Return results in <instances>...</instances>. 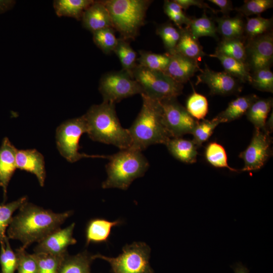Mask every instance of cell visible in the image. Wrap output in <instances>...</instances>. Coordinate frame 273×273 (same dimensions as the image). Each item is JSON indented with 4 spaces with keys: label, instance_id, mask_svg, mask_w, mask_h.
Listing matches in <instances>:
<instances>
[{
    "label": "cell",
    "instance_id": "cell-1",
    "mask_svg": "<svg viewBox=\"0 0 273 273\" xmlns=\"http://www.w3.org/2000/svg\"><path fill=\"white\" fill-rule=\"evenodd\" d=\"M18 210L8 226L7 237L20 241L22 244L21 247L25 249L60 229L61 225L73 213L70 210L55 213L27 201Z\"/></svg>",
    "mask_w": 273,
    "mask_h": 273
},
{
    "label": "cell",
    "instance_id": "cell-2",
    "mask_svg": "<svg viewBox=\"0 0 273 273\" xmlns=\"http://www.w3.org/2000/svg\"><path fill=\"white\" fill-rule=\"evenodd\" d=\"M141 96V110L127 129L131 140L130 148L142 152L152 145H166L171 137L163 120L160 101Z\"/></svg>",
    "mask_w": 273,
    "mask_h": 273
},
{
    "label": "cell",
    "instance_id": "cell-3",
    "mask_svg": "<svg viewBox=\"0 0 273 273\" xmlns=\"http://www.w3.org/2000/svg\"><path fill=\"white\" fill-rule=\"evenodd\" d=\"M83 116L87 124V133L92 140L113 145L120 150L130 148L131 140L128 130L121 125L114 104L103 102L94 105Z\"/></svg>",
    "mask_w": 273,
    "mask_h": 273
},
{
    "label": "cell",
    "instance_id": "cell-4",
    "mask_svg": "<svg viewBox=\"0 0 273 273\" xmlns=\"http://www.w3.org/2000/svg\"><path fill=\"white\" fill-rule=\"evenodd\" d=\"M106 165L107 179L102 184L103 189L127 190L132 182L142 177L149 167L148 160L141 151L129 148L108 156Z\"/></svg>",
    "mask_w": 273,
    "mask_h": 273
},
{
    "label": "cell",
    "instance_id": "cell-5",
    "mask_svg": "<svg viewBox=\"0 0 273 273\" xmlns=\"http://www.w3.org/2000/svg\"><path fill=\"white\" fill-rule=\"evenodd\" d=\"M108 10L113 27L123 39H134L144 24L146 12L152 2L148 0L101 1Z\"/></svg>",
    "mask_w": 273,
    "mask_h": 273
},
{
    "label": "cell",
    "instance_id": "cell-6",
    "mask_svg": "<svg viewBox=\"0 0 273 273\" xmlns=\"http://www.w3.org/2000/svg\"><path fill=\"white\" fill-rule=\"evenodd\" d=\"M150 253L151 248L146 243L134 242L125 245L116 257L97 254L93 255V258L107 261L112 273H154L149 262Z\"/></svg>",
    "mask_w": 273,
    "mask_h": 273
},
{
    "label": "cell",
    "instance_id": "cell-7",
    "mask_svg": "<svg viewBox=\"0 0 273 273\" xmlns=\"http://www.w3.org/2000/svg\"><path fill=\"white\" fill-rule=\"evenodd\" d=\"M132 75L141 86L142 94L152 99L160 101L177 98L182 93L183 84L177 82L163 72L149 70L137 64Z\"/></svg>",
    "mask_w": 273,
    "mask_h": 273
},
{
    "label": "cell",
    "instance_id": "cell-8",
    "mask_svg": "<svg viewBox=\"0 0 273 273\" xmlns=\"http://www.w3.org/2000/svg\"><path fill=\"white\" fill-rule=\"evenodd\" d=\"M87 131V124L83 115L68 120L57 128L56 134L57 148L68 161L73 163L88 157L108 158V156L89 155L79 152L80 138Z\"/></svg>",
    "mask_w": 273,
    "mask_h": 273
},
{
    "label": "cell",
    "instance_id": "cell-9",
    "mask_svg": "<svg viewBox=\"0 0 273 273\" xmlns=\"http://www.w3.org/2000/svg\"><path fill=\"white\" fill-rule=\"evenodd\" d=\"M99 89L103 102L114 104L124 99L143 93L141 86L132 76L123 70L103 75Z\"/></svg>",
    "mask_w": 273,
    "mask_h": 273
},
{
    "label": "cell",
    "instance_id": "cell-10",
    "mask_svg": "<svg viewBox=\"0 0 273 273\" xmlns=\"http://www.w3.org/2000/svg\"><path fill=\"white\" fill-rule=\"evenodd\" d=\"M160 103L163 120L171 138L192 134L198 120L190 115L176 98L165 99L160 101Z\"/></svg>",
    "mask_w": 273,
    "mask_h": 273
},
{
    "label": "cell",
    "instance_id": "cell-11",
    "mask_svg": "<svg viewBox=\"0 0 273 273\" xmlns=\"http://www.w3.org/2000/svg\"><path fill=\"white\" fill-rule=\"evenodd\" d=\"M271 142L269 133L255 129L249 145L239 155L244 162V166L240 170L255 171L262 168L272 153Z\"/></svg>",
    "mask_w": 273,
    "mask_h": 273
},
{
    "label": "cell",
    "instance_id": "cell-12",
    "mask_svg": "<svg viewBox=\"0 0 273 273\" xmlns=\"http://www.w3.org/2000/svg\"><path fill=\"white\" fill-rule=\"evenodd\" d=\"M272 59L273 37L271 32L247 40L245 63L249 70L253 72L270 68Z\"/></svg>",
    "mask_w": 273,
    "mask_h": 273
},
{
    "label": "cell",
    "instance_id": "cell-13",
    "mask_svg": "<svg viewBox=\"0 0 273 273\" xmlns=\"http://www.w3.org/2000/svg\"><path fill=\"white\" fill-rule=\"evenodd\" d=\"M200 71L197 76L196 84H206L211 95L228 96L241 90V83L242 82L225 71H213L206 64H205L204 69Z\"/></svg>",
    "mask_w": 273,
    "mask_h": 273
},
{
    "label": "cell",
    "instance_id": "cell-14",
    "mask_svg": "<svg viewBox=\"0 0 273 273\" xmlns=\"http://www.w3.org/2000/svg\"><path fill=\"white\" fill-rule=\"evenodd\" d=\"M75 223L64 229H59L51 233L41 241L34 249V253H43L55 256H64L67 254L69 246L76 243L73 237Z\"/></svg>",
    "mask_w": 273,
    "mask_h": 273
},
{
    "label": "cell",
    "instance_id": "cell-15",
    "mask_svg": "<svg viewBox=\"0 0 273 273\" xmlns=\"http://www.w3.org/2000/svg\"><path fill=\"white\" fill-rule=\"evenodd\" d=\"M168 54L170 61L164 73L177 82L181 84L187 82L197 72L201 70L198 62L175 51Z\"/></svg>",
    "mask_w": 273,
    "mask_h": 273
},
{
    "label": "cell",
    "instance_id": "cell-16",
    "mask_svg": "<svg viewBox=\"0 0 273 273\" xmlns=\"http://www.w3.org/2000/svg\"><path fill=\"white\" fill-rule=\"evenodd\" d=\"M17 168L34 174L40 186L44 185L46 171L43 156L35 149L17 150Z\"/></svg>",
    "mask_w": 273,
    "mask_h": 273
},
{
    "label": "cell",
    "instance_id": "cell-17",
    "mask_svg": "<svg viewBox=\"0 0 273 273\" xmlns=\"http://www.w3.org/2000/svg\"><path fill=\"white\" fill-rule=\"evenodd\" d=\"M81 20L83 27L92 33L106 28H113L110 14L101 1H94L84 11Z\"/></svg>",
    "mask_w": 273,
    "mask_h": 273
},
{
    "label": "cell",
    "instance_id": "cell-18",
    "mask_svg": "<svg viewBox=\"0 0 273 273\" xmlns=\"http://www.w3.org/2000/svg\"><path fill=\"white\" fill-rule=\"evenodd\" d=\"M17 149L7 138H5L0 148V186L4 193V201L7 198V187L17 169Z\"/></svg>",
    "mask_w": 273,
    "mask_h": 273
},
{
    "label": "cell",
    "instance_id": "cell-19",
    "mask_svg": "<svg viewBox=\"0 0 273 273\" xmlns=\"http://www.w3.org/2000/svg\"><path fill=\"white\" fill-rule=\"evenodd\" d=\"M122 220L109 221L105 218H95L87 223L85 229L86 245L90 243H107L114 227L121 225Z\"/></svg>",
    "mask_w": 273,
    "mask_h": 273
},
{
    "label": "cell",
    "instance_id": "cell-20",
    "mask_svg": "<svg viewBox=\"0 0 273 273\" xmlns=\"http://www.w3.org/2000/svg\"><path fill=\"white\" fill-rule=\"evenodd\" d=\"M169 153L176 159L187 163L197 161L198 147L193 140L179 138H171L165 145Z\"/></svg>",
    "mask_w": 273,
    "mask_h": 273
},
{
    "label": "cell",
    "instance_id": "cell-21",
    "mask_svg": "<svg viewBox=\"0 0 273 273\" xmlns=\"http://www.w3.org/2000/svg\"><path fill=\"white\" fill-rule=\"evenodd\" d=\"M258 98L255 94L239 97L232 101L226 109L214 118L220 124L236 120L246 114L250 105Z\"/></svg>",
    "mask_w": 273,
    "mask_h": 273
},
{
    "label": "cell",
    "instance_id": "cell-22",
    "mask_svg": "<svg viewBox=\"0 0 273 273\" xmlns=\"http://www.w3.org/2000/svg\"><path fill=\"white\" fill-rule=\"evenodd\" d=\"M174 51L198 62L206 55L198 39L192 35L187 27L180 29V38Z\"/></svg>",
    "mask_w": 273,
    "mask_h": 273
},
{
    "label": "cell",
    "instance_id": "cell-23",
    "mask_svg": "<svg viewBox=\"0 0 273 273\" xmlns=\"http://www.w3.org/2000/svg\"><path fill=\"white\" fill-rule=\"evenodd\" d=\"M93 255L84 251L74 255L68 253L63 257L58 273H92Z\"/></svg>",
    "mask_w": 273,
    "mask_h": 273
},
{
    "label": "cell",
    "instance_id": "cell-24",
    "mask_svg": "<svg viewBox=\"0 0 273 273\" xmlns=\"http://www.w3.org/2000/svg\"><path fill=\"white\" fill-rule=\"evenodd\" d=\"M272 98H258L250 105L245 115L254 125L255 129L264 130L267 116L272 106Z\"/></svg>",
    "mask_w": 273,
    "mask_h": 273
},
{
    "label": "cell",
    "instance_id": "cell-25",
    "mask_svg": "<svg viewBox=\"0 0 273 273\" xmlns=\"http://www.w3.org/2000/svg\"><path fill=\"white\" fill-rule=\"evenodd\" d=\"M217 23V32L222 39L243 38L244 35L245 22L240 16L230 17L224 16L215 19Z\"/></svg>",
    "mask_w": 273,
    "mask_h": 273
},
{
    "label": "cell",
    "instance_id": "cell-26",
    "mask_svg": "<svg viewBox=\"0 0 273 273\" xmlns=\"http://www.w3.org/2000/svg\"><path fill=\"white\" fill-rule=\"evenodd\" d=\"M94 1L92 0H56L53 7L58 17H68L81 20L82 14Z\"/></svg>",
    "mask_w": 273,
    "mask_h": 273
},
{
    "label": "cell",
    "instance_id": "cell-27",
    "mask_svg": "<svg viewBox=\"0 0 273 273\" xmlns=\"http://www.w3.org/2000/svg\"><path fill=\"white\" fill-rule=\"evenodd\" d=\"M209 56L217 58L226 73L242 82H250L251 74L245 63L216 53Z\"/></svg>",
    "mask_w": 273,
    "mask_h": 273
},
{
    "label": "cell",
    "instance_id": "cell-28",
    "mask_svg": "<svg viewBox=\"0 0 273 273\" xmlns=\"http://www.w3.org/2000/svg\"><path fill=\"white\" fill-rule=\"evenodd\" d=\"M187 27L197 39L202 36H210L216 39L218 38L216 26L205 11L200 17L191 18L190 23Z\"/></svg>",
    "mask_w": 273,
    "mask_h": 273
},
{
    "label": "cell",
    "instance_id": "cell-29",
    "mask_svg": "<svg viewBox=\"0 0 273 273\" xmlns=\"http://www.w3.org/2000/svg\"><path fill=\"white\" fill-rule=\"evenodd\" d=\"M215 53L245 63L246 44L243 38L222 39L218 43Z\"/></svg>",
    "mask_w": 273,
    "mask_h": 273
},
{
    "label": "cell",
    "instance_id": "cell-30",
    "mask_svg": "<svg viewBox=\"0 0 273 273\" xmlns=\"http://www.w3.org/2000/svg\"><path fill=\"white\" fill-rule=\"evenodd\" d=\"M26 196L22 197L18 200L5 204H0V244H4L8 239L6 231L11 221L14 212L26 202Z\"/></svg>",
    "mask_w": 273,
    "mask_h": 273
},
{
    "label": "cell",
    "instance_id": "cell-31",
    "mask_svg": "<svg viewBox=\"0 0 273 273\" xmlns=\"http://www.w3.org/2000/svg\"><path fill=\"white\" fill-rule=\"evenodd\" d=\"M140 55L138 65L153 71L164 72L170 61V56L167 53L160 54L141 51Z\"/></svg>",
    "mask_w": 273,
    "mask_h": 273
},
{
    "label": "cell",
    "instance_id": "cell-32",
    "mask_svg": "<svg viewBox=\"0 0 273 273\" xmlns=\"http://www.w3.org/2000/svg\"><path fill=\"white\" fill-rule=\"evenodd\" d=\"M114 52L120 60L122 70L132 75V71L138 64L136 63V53L129 43L127 40L122 38L118 39Z\"/></svg>",
    "mask_w": 273,
    "mask_h": 273
},
{
    "label": "cell",
    "instance_id": "cell-33",
    "mask_svg": "<svg viewBox=\"0 0 273 273\" xmlns=\"http://www.w3.org/2000/svg\"><path fill=\"white\" fill-rule=\"evenodd\" d=\"M205 157L206 160L214 167L226 168L233 172L239 171L229 165L224 148L216 142H211L207 145L205 150Z\"/></svg>",
    "mask_w": 273,
    "mask_h": 273
},
{
    "label": "cell",
    "instance_id": "cell-34",
    "mask_svg": "<svg viewBox=\"0 0 273 273\" xmlns=\"http://www.w3.org/2000/svg\"><path fill=\"white\" fill-rule=\"evenodd\" d=\"M272 25V19L262 17L260 15L252 18L246 17L244 34L250 40L268 33Z\"/></svg>",
    "mask_w": 273,
    "mask_h": 273
},
{
    "label": "cell",
    "instance_id": "cell-35",
    "mask_svg": "<svg viewBox=\"0 0 273 273\" xmlns=\"http://www.w3.org/2000/svg\"><path fill=\"white\" fill-rule=\"evenodd\" d=\"M193 92L188 97L186 102L187 111L196 120L204 119L208 111V104L207 98L197 93L192 85Z\"/></svg>",
    "mask_w": 273,
    "mask_h": 273
},
{
    "label": "cell",
    "instance_id": "cell-36",
    "mask_svg": "<svg viewBox=\"0 0 273 273\" xmlns=\"http://www.w3.org/2000/svg\"><path fill=\"white\" fill-rule=\"evenodd\" d=\"M93 34L94 43L104 53L108 54L114 52L118 40L114 28H106L96 31Z\"/></svg>",
    "mask_w": 273,
    "mask_h": 273
},
{
    "label": "cell",
    "instance_id": "cell-37",
    "mask_svg": "<svg viewBox=\"0 0 273 273\" xmlns=\"http://www.w3.org/2000/svg\"><path fill=\"white\" fill-rule=\"evenodd\" d=\"M156 33L162 39L166 53L173 52L180 38V29L170 23H166L159 26Z\"/></svg>",
    "mask_w": 273,
    "mask_h": 273
},
{
    "label": "cell",
    "instance_id": "cell-38",
    "mask_svg": "<svg viewBox=\"0 0 273 273\" xmlns=\"http://www.w3.org/2000/svg\"><path fill=\"white\" fill-rule=\"evenodd\" d=\"M32 255L36 261L38 273H58L62 260L66 255L55 256L43 253Z\"/></svg>",
    "mask_w": 273,
    "mask_h": 273
},
{
    "label": "cell",
    "instance_id": "cell-39",
    "mask_svg": "<svg viewBox=\"0 0 273 273\" xmlns=\"http://www.w3.org/2000/svg\"><path fill=\"white\" fill-rule=\"evenodd\" d=\"M219 124L214 118L210 120L203 119L201 121H198L192 133L193 141L198 148L209 139L215 127Z\"/></svg>",
    "mask_w": 273,
    "mask_h": 273
},
{
    "label": "cell",
    "instance_id": "cell-40",
    "mask_svg": "<svg viewBox=\"0 0 273 273\" xmlns=\"http://www.w3.org/2000/svg\"><path fill=\"white\" fill-rule=\"evenodd\" d=\"M251 74L249 83L255 88L262 92H273V73L270 68L259 69Z\"/></svg>",
    "mask_w": 273,
    "mask_h": 273
},
{
    "label": "cell",
    "instance_id": "cell-41",
    "mask_svg": "<svg viewBox=\"0 0 273 273\" xmlns=\"http://www.w3.org/2000/svg\"><path fill=\"white\" fill-rule=\"evenodd\" d=\"M9 238L1 245L0 263L2 273H14L17 270L18 260L16 253L12 250Z\"/></svg>",
    "mask_w": 273,
    "mask_h": 273
},
{
    "label": "cell",
    "instance_id": "cell-42",
    "mask_svg": "<svg viewBox=\"0 0 273 273\" xmlns=\"http://www.w3.org/2000/svg\"><path fill=\"white\" fill-rule=\"evenodd\" d=\"M272 0H247L236 10L242 15L248 17L251 15H259L264 11L272 8Z\"/></svg>",
    "mask_w": 273,
    "mask_h": 273
},
{
    "label": "cell",
    "instance_id": "cell-43",
    "mask_svg": "<svg viewBox=\"0 0 273 273\" xmlns=\"http://www.w3.org/2000/svg\"><path fill=\"white\" fill-rule=\"evenodd\" d=\"M26 249L20 247L16 250L18 264L17 273H38L36 260L32 254H29Z\"/></svg>",
    "mask_w": 273,
    "mask_h": 273
},
{
    "label": "cell",
    "instance_id": "cell-44",
    "mask_svg": "<svg viewBox=\"0 0 273 273\" xmlns=\"http://www.w3.org/2000/svg\"><path fill=\"white\" fill-rule=\"evenodd\" d=\"M178 4L183 10H187L191 6H196L199 8L204 9H209L214 13H216L218 11L214 10L211 8L207 3L203 1L200 0H173Z\"/></svg>",
    "mask_w": 273,
    "mask_h": 273
},
{
    "label": "cell",
    "instance_id": "cell-45",
    "mask_svg": "<svg viewBox=\"0 0 273 273\" xmlns=\"http://www.w3.org/2000/svg\"><path fill=\"white\" fill-rule=\"evenodd\" d=\"M209 2L218 6L220 10L218 12L223 13L224 16L233 10L232 2L229 0H209Z\"/></svg>",
    "mask_w": 273,
    "mask_h": 273
},
{
    "label": "cell",
    "instance_id": "cell-46",
    "mask_svg": "<svg viewBox=\"0 0 273 273\" xmlns=\"http://www.w3.org/2000/svg\"><path fill=\"white\" fill-rule=\"evenodd\" d=\"M16 4L15 1L0 0V14L11 10Z\"/></svg>",
    "mask_w": 273,
    "mask_h": 273
},
{
    "label": "cell",
    "instance_id": "cell-47",
    "mask_svg": "<svg viewBox=\"0 0 273 273\" xmlns=\"http://www.w3.org/2000/svg\"><path fill=\"white\" fill-rule=\"evenodd\" d=\"M234 273H249L248 269L241 263H237L233 267Z\"/></svg>",
    "mask_w": 273,
    "mask_h": 273
}]
</instances>
